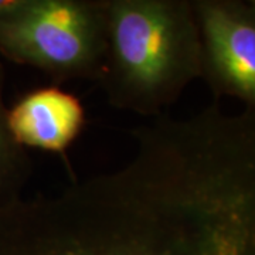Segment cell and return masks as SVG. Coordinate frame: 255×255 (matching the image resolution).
I'll use <instances>...</instances> for the list:
<instances>
[{"mask_svg": "<svg viewBox=\"0 0 255 255\" xmlns=\"http://www.w3.org/2000/svg\"><path fill=\"white\" fill-rule=\"evenodd\" d=\"M200 33L201 77L213 92L255 117V10L240 0L191 1Z\"/></svg>", "mask_w": 255, "mask_h": 255, "instance_id": "4", "label": "cell"}, {"mask_svg": "<svg viewBox=\"0 0 255 255\" xmlns=\"http://www.w3.org/2000/svg\"><path fill=\"white\" fill-rule=\"evenodd\" d=\"M132 137L118 169L0 209V255H255V124L206 108Z\"/></svg>", "mask_w": 255, "mask_h": 255, "instance_id": "1", "label": "cell"}, {"mask_svg": "<svg viewBox=\"0 0 255 255\" xmlns=\"http://www.w3.org/2000/svg\"><path fill=\"white\" fill-rule=\"evenodd\" d=\"M4 68L0 63V209L21 199L33 172V162L27 149L13 137L7 124L4 104Z\"/></svg>", "mask_w": 255, "mask_h": 255, "instance_id": "6", "label": "cell"}, {"mask_svg": "<svg viewBox=\"0 0 255 255\" xmlns=\"http://www.w3.org/2000/svg\"><path fill=\"white\" fill-rule=\"evenodd\" d=\"M201 77L200 33L189 0H107L98 84L117 110L156 118Z\"/></svg>", "mask_w": 255, "mask_h": 255, "instance_id": "2", "label": "cell"}, {"mask_svg": "<svg viewBox=\"0 0 255 255\" xmlns=\"http://www.w3.org/2000/svg\"><path fill=\"white\" fill-rule=\"evenodd\" d=\"M107 47V0H23L0 18V55L55 84L98 81Z\"/></svg>", "mask_w": 255, "mask_h": 255, "instance_id": "3", "label": "cell"}, {"mask_svg": "<svg viewBox=\"0 0 255 255\" xmlns=\"http://www.w3.org/2000/svg\"><path fill=\"white\" fill-rule=\"evenodd\" d=\"M13 137L24 149L33 147L64 155L85 125L81 101L60 87H44L24 94L7 108Z\"/></svg>", "mask_w": 255, "mask_h": 255, "instance_id": "5", "label": "cell"}, {"mask_svg": "<svg viewBox=\"0 0 255 255\" xmlns=\"http://www.w3.org/2000/svg\"><path fill=\"white\" fill-rule=\"evenodd\" d=\"M248 3H250V4H251V6H253V9L255 10V0H250V1H248Z\"/></svg>", "mask_w": 255, "mask_h": 255, "instance_id": "8", "label": "cell"}, {"mask_svg": "<svg viewBox=\"0 0 255 255\" xmlns=\"http://www.w3.org/2000/svg\"><path fill=\"white\" fill-rule=\"evenodd\" d=\"M23 0H0V18L7 16L21 4Z\"/></svg>", "mask_w": 255, "mask_h": 255, "instance_id": "7", "label": "cell"}]
</instances>
